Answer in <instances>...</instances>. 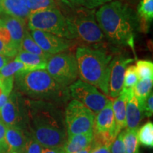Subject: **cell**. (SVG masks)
<instances>
[{"label":"cell","mask_w":153,"mask_h":153,"mask_svg":"<svg viewBox=\"0 0 153 153\" xmlns=\"http://www.w3.org/2000/svg\"><path fill=\"white\" fill-rule=\"evenodd\" d=\"M126 92L122 89L120 94L112 101L113 111H114L115 123H116V133L117 135L123 131L126 126Z\"/></svg>","instance_id":"d6986e66"},{"label":"cell","mask_w":153,"mask_h":153,"mask_svg":"<svg viewBox=\"0 0 153 153\" xmlns=\"http://www.w3.org/2000/svg\"><path fill=\"white\" fill-rule=\"evenodd\" d=\"M75 57L82 81L108 95L111 55L102 50L79 47L76 49Z\"/></svg>","instance_id":"277c9868"},{"label":"cell","mask_w":153,"mask_h":153,"mask_svg":"<svg viewBox=\"0 0 153 153\" xmlns=\"http://www.w3.org/2000/svg\"><path fill=\"white\" fill-rule=\"evenodd\" d=\"M152 85L153 78H147V79H139L133 88L134 96L139 101L143 109L145 101L152 92Z\"/></svg>","instance_id":"44dd1931"},{"label":"cell","mask_w":153,"mask_h":153,"mask_svg":"<svg viewBox=\"0 0 153 153\" xmlns=\"http://www.w3.org/2000/svg\"><path fill=\"white\" fill-rule=\"evenodd\" d=\"M95 115L75 99L69 102L65 111L68 137L94 131Z\"/></svg>","instance_id":"52a82bcc"},{"label":"cell","mask_w":153,"mask_h":153,"mask_svg":"<svg viewBox=\"0 0 153 153\" xmlns=\"http://www.w3.org/2000/svg\"><path fill=\"white\" fill-rule=\"evenodd\" d=\"M14 60L22 62L30 71L35 70H45L48 59L24 51H19Z\"/></svg>","instance_id":"ffe728a7"},{"label":"cell","mask_w":153,"mask_h":153,"mask_svg":"<svg viewBox=\"0 0 153 153\" xmlns=\"http://www.w3.org/2000/svg\"><path fill=\"white\" fill-rule=\"evenodd\" d=\"M3 94L10 95L11 93H9V91L6 89L4 86L2 82H1V79H0V97L2 96Z\"/></svg>","instance_id":"60d3db41"},{"label":"cell","mask_w":153,"mask_h":153,"mask_svg":"<svg viewBox=\"0 0 153 153\" xmlns=\"http://www.w3.org/2000/svg\"><path fill=\"white\" fill-rule=\"evenodd\" d=\"M135 67L139 79L153 78V63L151 61L140 60Z\"/></svg>","instance_id":"4316f807"},{"label":"cell","mask_w":153,"mask_h":153,"mask_svg":"<svg viewBox=\"0 0 153 153\" xmlns=\"http://www.w3.org/2000/svg\"><path fill=\"white\" fill-rule=\"evenodd\" d=\"M93 137L94 131L68 137L67 141L62 147L64 152L75 153L87 148L92 142Z\"/></svg>","instance_id":"ac0fdd59"},{"label":"cell","mask_w":153,"mask_h":153,"mask_svg":"<svg viewBox=\"0 0 153 153\" xmlns=\"http://www.w3.org/2000/svg\"><path fill=\"white\" fill-rule=\"evenodd\" d=\"M95 17L105 38L111 43L133 48L139 16L131 7L119 0L110 1L101 6Z\"/></svg>","instance_id":"7a4b0ae2"},{"label":"cell","mask_w":153,"mask_h":153,"mask_svg":"<svg viewBox=\"0 0 153 153\" xmlns=\"http://www.w3.org/2000/svg\"><path fill=\"white\" fill-rule=\"evenodd\" d=\"M10 60L11 59L9 57H7L4 56V55L0 54V70L10 61Z\"/></svg>","instance_id":"f35d334b"},{"label":"cell","mask_w":153,"mask_h":153,"mask_svg":"<svg viewBox=\"0 0 153 153\" xmlns=\"http://www.w3.org/2000/svg\"><path fill=\"white\" fill-rule=\"evenodd\" d=\"M26 116L25 99L17 92H11L8 100L0 110V122L6 127L16 126L26 131Z\"/></svg>","instance_id":"30bf717a"},{"label":"cell","mask_w":153,"mask_h":153,"mask_svg":"<svg viewBox=\"0 0 153 153\" xmlns=\"http://www.w3.org/2000/svg\"><path fill=\"white\" fill-rule=\"evenodd\" d=\"M0 40L4 44L6 47L8 48L10 51L17 55L19 51L15 48L14 45H13L10 33H9L7 28H6V26H4V24L2 20L1 19H0Z\"/></svg>","instance_id":"f546056e"},{"label":"cell","mask_w":153,"mask_h":153,"mask_svg":"<svg viewBox=\"0 0 153 153\" xmlns=\"http://www.w3.org/2000/svg\"><path fill=\"white\" fill-rule=\"evenodd\" d=\"M9 95V94H3L0 97V110L4 106V105L6 104L7 100H8Z\"/></svg>","instance_id":"ab89813d"},{"label":"cell","mask_w":153,"mask_h":153,"mask_svg":"<svg viewBox=\"0 0 153 153\" xmlns=\"http://www.w3.org/2000/svg\"><path fill=\"white\" fill-rule=\"evenodd\" d=\"M70 97L78 101L96 115L104 108L108 99L93 85L81 79L76 80L68 87Z\"/></svg>","instance_id":"9c48e42d"},{"label":"cell","mask_w":153,"mask_h":153,"mask_svg":"<svg viewBox=\"0 0 153 153\" xmlns=\"http://www.w3.org/2000/svg\"><path fill=\"white\" fill-rule=\"evenodd\" d=\"M41 153H65L62 148H45L43 147Z\"/></svg>","instance_id":"74e56055"},{"label":"cell","mask_w":153,"mask_h":153,"mask_svg":"<svg viewBox=\"0 0 153 153\" xmlns=\"http://www.w3.org/2000/svg\"><path fill=\"white\" fill-rule=\"evenodd\" d=\"M7 153H18V152H7Z\"/></svg>","instance_id":"ee69618b"},{"label":"cell","mask_w":153,"mask_h":153,"mask_svg":"<svg viewBox=\"0 0 153 153\" xmlns=\"http://www.w3.org/2000/svg\"><path fill=\"white\" fill-rule=\"evenodd\" d=\"M46 70L57 83L68 87L79 76L75 56L70 53H58L51 56L47 62Z\"/></svg>","instance_id":"ba28073f"},{"label":"cell","mask_w":153,"mask_h":153,"mask_svg":"<svg viewBox=\"0 0 153 153\" xmlns=\"http://www.w3.org/2000/svg\"><path fill=\"white\" fill-rule=\"evenodd\" d=\"M10 33L13 45L17 51H20L23 38L27 30L26 29V22L16 17L7 16L1 19Z\"/></svg>","instance_id":"2e32d148"},{"label":"cell","mask_w":153,"mask_h":153,"mask_svg":"<svg viewBox=\"0 0 153 153\" xmlns=\"http://www.w3.org/2000/svg\"><path fill=\"white\" fill-rule=\"evenodd\" d=\"M73 5L79 6L81 7L93 9L98 7L99 6H102L105 4L110 2L112 0H66Z\"/></svg>","instance_id":"4dcf8cb0"},{"label":"cell","mask_w":153,"mask_h":153,"mask_svg":"<svg viewBox=\"0 0 153 153\" xmlns=\"http://www.w3.org/2000/svg\"><path fill=\"white\" fill-rule=\"evenodd\" d=\"M94 133L107 134L114 139L117 137L112 101L110 99L107 101L104 108L95 115Z\"/></svg>","instance_id":"4fadbf2b"},{"label":"cell","mask_w":153,"mask_h":153,"mask_svg":"<svg viewBox=\"0 0 153 153\" xmlns=\"http://www.w3.org/2000/svg\"><path fill=\"white\" fill-rule=\"evenodd\" d=\"M137 138L139 143L148 148L153 147V123L147 122L142 127L137 129Z\"/></svg>","instance_id":"cb8c5ba5"},{"label":"cell","mask_w":153,"mask_h":153,"mask_svg":"<svg viewBox=\"0 0 153 153\" xmlns=\"http://www.w3.org/2000/svg\"><path fill=\"white\" fill-rule=\"evenodd\" d=\"M42 149L43 146L29 132L26 131V143L24 153H41Z\"/></svg>","instance_id":"f1b7e54d"},{"label":"cell","mask_w":153,"mask_h":153,"mask_svg":"<svg viewBox=\"0 0 153 153\" xmlns=\"http://www.w3.org/2000/svg\"><path fill=\"white\" fill-rule=\"evenodd\" d=\"M0 54L4 55V56L7 57H9L10 59L16 57V55L14 53H13L12 51H10L8 48L6 47L4 44L1 42V40H0Z\"/></svg>","instance_id":"8d00e7d4"},{"label":"cell","mask_w":153,"mask_h":153,"mask_svg":"<svg viewBox=\"0 0 153 153\" xmlns=\"http://www.w3.org/2000/svg\"><path fill=\"white\" fill-rule=\"evenodd\" d=\"M1 14L16 17L26 22L30 10L28 0H1Z\"/></svg>","instance_id":"9a60e30c"},{"label":"cell","mask_w":153,"mask_h":153,"mask_svg":"<svg viewBox=\"0 0 153 153\" xmlns=\"http://www.w3.org/2000/svg\"><path fill=\"white\" fill-rule=\"evenodd\" d=\"M137 14L143 22H152L153 19V0H141L137 7Z\"/></svg>","instance_id":"484cf974"},{"label":"cell","mask_w":153,"mask_h":153,"mask_svg":"<svg viewBox=\"0 0 153 153\" xmlns=\"http://www.w3.org/2000/svg\"><path fill=\"white\" fill-rule=\"evenodd\" d=\"M138 80L139 78L135 71V67L133 65L127 67L124 73L123 88L124 89L133 88Z\"/></svg>","instance_id":"83f0119b"},{"label":"cell","mask_w":153,"mask_h":153,"mask_svg":"<svg viewBox=\"0 0 153 153\" xmlns=\"http://www.w3.org/2000/svg\"><path fill=\"white\" fill-rule=\"evenodd\" d=\"M126 92V129H137L140 123L144 117V111L140 104L134 96L133 88L124 89Z\"/></svg>","instance_id":"5bb4252c"},{"label":"cell","mask_w":153,"mask_h":153,"mask_svg":"<svg viewBox=\"0 0 153 153\" xmlns=\"http://www.w3.org/2000/svg\"><path fill=\"white\" fill-rule=\"evenodd\" d=\"M133 58L124 55H117L110 62V76L108 84V95L116 98L123 89V77L128 65L133 62Z\"/></svg>","instance_id":"8fae6325"},{"label":"cell","mask_w":153,"mask_h":153,"mask_svg":"<svg viewBox=\"0 0 153 153\" xmlns=\"http://www.w3.org/2000/svg\"><path fill=\"white\" fill-rule=\"evenodd\" d=\"M91 148H92V147H91V145H90L89 146H88L87 148L84 149V150H80V151H79V152H75V153H90Z\"/></svg>","instance_id":"b9f144b4"},{"label":"cell","mask_w":153,"mask_h":153,"mask_svg":"<svg viewBox=\"0 0 153 153\" xmlns=\"http://www.w3.org/2000/svg\"><path fill=\"white\" fill-rule=\"evenodd\" d=\"M1 0H0V14H1Z\"/></svg>","instance_id":"7bdbcfd3"},{"label":"cell","mask_w":153,"mask_h":153,"mask_svg":"<svg viewBox=\"0 0 153 153\" xmlns=\"http://www.w3.org/2000/svg\"><path fill=\"white\" fill-rule=\"evenodd\" d=\"M91 150L90 153H111V146L106 145H94L91 143Z\"/></svg>","instance_id":"d590c367"},{"label":"cell","mask_w":153,"mask_h":153,"mask_svg":"<svg viewBox=\"0 0 153 153\" xmlns=\"http://www.w3.org/2000/svg\"><path fill=\"white\" fill-rule=\"evenodd\" d=\"M24 71H29V70L22 62L14 60L9 62L0 70V74L2 77H11L19 72Z\"/></svg>","instance_id":"d4e9b609"},{"label":"cell","mask_w":153,"mask_h":153,"mask_svg":"<svg viewBox=\"0 0 153 153\" xmlns=\"http://www.w3.org/2000/svg\"><path fill=\"white\" fill-rule=\"evenodd\" d=\"M6 126L0 122V153L8 152V147L5 140Z\"/></svg>","instance_id":"836d02e7"},{"label":"cell","mask_w":153,"mask_h":153,"mask_svg":"<svg viewBox=\"0 0 153 153\" xmlns=\"http://www.w3.org/2000/svg\"><path fill=\"white\" fill-rule=\"evenodd\" d=\"M17 90L33 100L45 101L61 105L70 97L68 87L57 83L45 70H35L15 74Z\"/></svg>","instance_id":"3957f363"},{"label":"cell","mask_w":153,"mask_h":153,"mask_svg":"<svg viewBox=\"0 0 153 153\" xmlns=\"http://www.w3.org/2000/svg\"><path fill=\"white\" fill-rule=\"evenodd\" d=\"M143 111H144V115L147 117H151L153 114V95L152 92L148 96V99L145 101L144 107H143Z\"/></svg>","instance_id":"e575fe53"},{"label":"cell","mask_w":153,"mask_h":153,"mask_svg":"<svg viewBox=\"0 0 153 153\" xmlns=\"http://www.w3.org/2000/svg\"><path fill=\"white\" fill-rule=\"evenodd\" d=\"M30 30H39L71 40L65 16L57 7L30 12L28 18Z\"/></svg>","instance_id":"8992f818"},{"label":"cell","mask_w":153,"mask_h":153,"mask_svg":"<svg viewBox=\"0 0 153 153\" xmlns=\"http://www.w3.org/2000/svg\"><path fill=\"white\" fill-rule=\"evenodd\" d=\"M30 36L45 53L50 55H56L68 50L71 42L54 34L39 30H30Z\"/></svg>","instance_id":"7c38bea8"},{"label":"cell","mask_w":153,"mask_h":153,"mask_svg":"<svg viewBox=\"0 0 153 153\" xmlns=\"http://www.w3.org/2000/svg\"><path fill=\"white\" fill-rule=\"evenodd\" d=\"M0 79H1V74H0Z\"/></svg>","instance_id":"f6af8a7d"},{"label":"cell","mask_w":153,"mask_h":153,"mask_svg":"<svg viewBox=\"0 0 153 153\" xmlns=\"http://www.w3.org/2000/svg\"><path fill=\"white\" fill-rule=\"evenodd\" d=\"M137 129H126L124 131L123 143L126 153H140V143L137 138Z\"/></svg>","instance_id":"603a6c76"},{"label":"cell","mask_w":153,"mask_h":153,"mask_svg":"<svg viewBox=\"0 0 153 153\" xmlns=\"http://www.w3.org/2000/svg\"><path fill=\"white\" fill-rule=\"evenodd\" d=\"M30 12L56 7L54 0H28Z\"/></svg>","instance_id":"1f68e13d"},{"label":"cell","mask_w":153,"mask_h":153,"mask_svg":"<svg viewBox=\"0 0 153 153\" xmlns=\"http://www.w3.org/2000/svg\"><path fill=\"white\" fill-rule=\"evenodd\" d=\"M26 129L45 148H62L68 139L61 106L45 101L25 99Z\"/></svg>","instance_id":"6da1fadb"},{"label":"cell","mask_w":153,"mask_h":153,"mask_svg":"<svg viewBox=\"0 0 153 153\" xmlns=\"http://www.w3.org/2000/svg\"><path fill=\"white\" fill-rule=\"evenodd\" d=\"M65 19L71 39L76 38L88 43L104 41L105 36L97 24L93 9L85 7L72 9Z\"/></svg>","instance_id":"5b68a950"},{"label":"cell","mask_w":153,"mask_h":153,"mask_svg":"<svg viewBox=\"0 0 153 153\" xmlns=\"http://www.w3.org/2000/svg\"><path fill=\"white\" fill-rule=\"evenodd\" d=\"M20 51H24L26 52L35 54L39 56L45 57V58L49 59L52 55L45 53L41 48V47L36 43L34 41L33 38L30 36V34L28 30H26V33L23 38L22 44H21Z\"/></svg>","instance_id":"7402d4cb"},{"label":"cell","mask_w":153,"mask_h":153,"mask_svg":"<svg viewBox=\"0 0 153 153\" xmlns=\"http://www.w3.org/2000/svg\"><path fill=\"white\" fill-rule=\"evenodd\" d=\"M5 140L8 152L24 153L26 143V131L16 126L6 127Z\"/></svg>","instance_id":"e0dca14e"},{"label":"cell","mask_w":153,"mask_h":153,"mask_svg":"<svg viewBox=\"0 0 153 153\" xmlns=\"http://www.w3.org/2000/svg\"><path fill=\"white\" fill-rule=\"evenodd\" d=\"M124 131H120L111 145V153H126L123 143Z\"/></svg>","instance_id":"d6a6232c"}]
</instances>
